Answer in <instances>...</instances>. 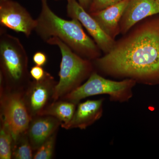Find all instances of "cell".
Masks as SVG:
<instances>
[{
    "mask_svg": "<svg viewBox=\"0 0 159 159\" xmlns=\"http://www.w3.org/2000/svg\"><path fill=\"white\" fill-rule=\"evenodd\" d=\"M134 25L110 51L92 61L94 68L111 77L159 84V16Z\"/></svg>",
    "mask_w": 159,
    "mask_h": 159,
    "instance_id": "1",
    "label": "cell"
},
{
    "mask_svg": "<svg viewBox=\"0 0 159 159\" xmlns=\"http://www.w3.org/2000/svg\"><path fill=\"white\" fill-rule=\"evenodd\" d=\"M41 4L34 31L41 39L46 42L50 38H58L76 54L89 60L100 57L101 50L86 34L78 20L59 17L50 9L47 0H41Z\"/></svg>",
    "mask_w": 159,
    "mask_h": 159,
    "instance_id": "2",
    "label": "cell"
},
{
    "mask_svg": "<svg viewBox=\"0 0 159 159\" xmlns=\"http://www.w3.org/2000/svg\"><path fill=\"white\" fill-rule=\"evenodd\" d=\"M28 63V54L20 40L1 29L0 77L5 89L24 91L31 81Z\"/></svg>",
    "mask_w": 159,
    "mask_h": 159,
    "instance_id": "3",
    "label": "cell"
},
{
    "mask_svg": "<svg viewBox=\"0 0 159 159\" xmlns=\"http://www.w3.org/2000/svg\"><path fill=\"white\" fill-rule=\"evenodd\" d=\"M46 42L57 46L61 55L59 80L55 86L53 97L54 102L81 85L94 72V67L92 61L80 57L58 38H50Z\"/></svg>",
    "mask_w": 159,
    "mask_h": 159,
    "instance_id": "4",
    "label": "cell"
},
{
    "mask_svg": "<svg viewBox=\"0 0 159 159\" xmlns=\"http://www.w3.org/2000/svg\"><path fill=\"white\" fill-rule=\"evenodd\" d=\"M137 82L125 79L115 81L106 79L93 72L87 80L76 89L60 99L68 100L76 104L86 97L99 95H108L111 101L126 102L133 97V89Z\"/></svg>",
    "mask_w": 159,
    "mask_h": 159,
    "instance_id": "5",
    "label": "cell"
},
{
    "mask_svg": "<svg viewBox=\"0 0 159 159\" xmlns=\"http://www.w3.org/2000/svg\"><path fill=\"white\" fill-rule=\"evenodd\" d=\"M1 120L9 127L14 140L27 132L32 118L24 100L23 92L1 87Z\"/></svg>",
    "mask_w": 159,
    "mask_h": 159,
    "instance_id": "6",
    "label": "cell"
},
{
    "mask_svg": "<svg viewBox=\"0 0 159 159\" xmlns=\"http://www.w3.org/2000/svg\"><path fill=\"white\" fill-rule=\"evenodd\" d=\"M54 77L46 72L39 81L33 80L23 91L24 100L31 118L39 116L51 102L57 84Z\"/></svg>",
    "mask_w": 159,
    "mask_h": 159,
    "instance_id": "7",
    "label": "cell"
},
{
    "mask_svg": "<svg viewBox=\"0 0 159 159\" xmlns=\"http://www.w3.org/2000/svg\"><path fill=\"white\" fill-rule=\"evenodd\" d=\"M0 25L29 37L37 25L28 10L12 0H0Z\"/></svg>",
    "mask_w": 159,
    "mask_h": 159,
    "instance_id": "8",
    "label": "cell"
},
{
    "mask_svg": "<svg viewBox=\"0 0 159 159\" xmlns=\"http://www.w3.org/2000/svg\"><path fill=\"white\" fill-rule=\"evenodd\" d=\"M68 16L77 19L93 37L101 51L107 54L112 48L116 41L104 32L91 14L76 0H67Z\"/></svg>",
    "mask_w": 159,
    "mask_h": 159,
    "instance_id": "9",
    "label": "cell"
},
{
    "mask_svg": "<svg viewBox=\"0 0 159 159\" xmlns=\"http://www.w3.org/2000/svg\"><path fill=\"white\" fill-rule=\"evenodd\" d=\"M158 14L159 4L155 0H129L119 23L120 33L124 35L139 22Z\"/></svg>",
    "mask_w": 159,
    "mask_h": 159,
    "instance_id": "10",
    "label": "cell"
},
{
    "mask_svg": "<svg viewBox=\"0 0 159 159\" xmlns=\"http://www.w3.org/2000/svg\"><path fill=\"white\" fill-rule=\"evenodd\" d=\"M103 102V99H99L78 103L71 121L67 124H61V126L66 129H85L102 117Z\"/></svg>",
    "mask_w": 159,
    "mask_h": 159,
    "instance_id": "11",
    "label": "cell"
},
{
    "mask_svg": "<svg viewBox=\"0 0 159 159\" xmlns=\"http://www.w3.org/2000/svg\"><path fill=\"white\" fill-rule=\"evenodd\" d=\"M61 122L51 116H39L32 118L27 134L33 150L36 151L55 132Z\"/></svg>",
    "mask_w": 159,
    "mask_h": 159,
    "instance_id": "12",
    "label": "cell"
},
{
    "mask_svg": "<svg viewBox=\"0 0 159 159\" xmlns=\"http://www.w3.org/2000/svg\"><path fill=\"white\" fill-rule=\"evenodd\" d=\"M129 1L122 0L101 11L90 13L102 30L113 39L120 33L119 23Z\"/></svg>",
    "mask_w": 159,
    "mask_h": 159,
    "instance_id": "13",
    "label": "cell"
},
{
    "mask_svg": "<svg viewBox=\"0 0 159 159\" xmlns=\"http://www.w3.org/2000/svg\"><path fill=\"white\" fill-rule=\"evenodd\" d=\"M77 105L68 100L59 99L51 102L39 116L54 117L59 120L61 124H67L73 118Z\"/></svg>",
    "mask_w": 159,
    "mask_h": 159,
    "instance_id": "14",
    "label": "cell"
},
{
    "mask_svg": "<svg viewBox=\"0 0 159 159\" xmlns=\"http://www.w3.org/2000/svg\"><path fill=\"white\" fill-rule=\"evenodd\" d=\"M33 151L26 132L13 142L11 157L15 159H31L34 157Z\"/></svg>",
    "mask_w": 159,
    "mask_h": 159,
    "instance_id": "15",
    "label": "cell"
},
{
    "mask_svg": "<svg viewBox=\"0 0 159 159\" xmlns=\"http://www.w3.org/2000/svg\"><path fill=\"white\" fill-rule=\"evenodd\" d=\"M13 139L8 126L1 122L0 129V159H10L12 154Z\"/></svg>",
    "mask_w": 159,
    "mask_h": 159,
    "instance_id": "16",
    "label": "cell"
},
{
    "mask_svg": "<svg viewBox=\"0 0 159 159\" xmlns=\"http://www.w3.org/2000/svg\"><path fill=\"white\" fill-rule=\"evenodd\" d=\"M57 132L52 134L43 143L34 154V159H50L52 158L55 148V142Z\"/></svg>",
    "mask_w": 159,
    "mask_h": 159,
    "instance_id": "17",
    "label": "cell"
},
{
    "mask_svg": "<svg viewBox=\"0 0 159 159\" xmlns=\"http://www.w3.org/2000/svg\"><path fill=\"white\" fill-rule=\"evenodd\" d=\"M122 1V0H92L88 12L91 13L101 11Z\"/></svg>",
    "mask_w": 159,
    "mask_h": 159,
    "instance_id": "18",
    "label": "cell"
},
{
    "mask_svg": "<svg viewBox=\"0 0 159 159\" xmlns=\"http://www.w3.org/2000/svg\"><path fill=\"white\" fill-rule=\"evenodd\" d=\"M46 72L43 68L42 66L36 65L31 67L30 74L33 80L39 81L43 78Z\"/></svg>",
    "mask_w": 159,
    "mask_h": 159,
    "instance_id": "19",
    "label": "cell"
},
{
    "mask_svg": "<svg viewBox=\"0 0 159 159\" xmlns=\"http://www.w3.org/2000/svg\"><path fill=\"white\" fill-rule=\"evenodd\" d=\"M32 59L36 65L43 66L46 64L48 58L44 53L41 51H37L34 53Z\"/></svg>",
    "mask_w": 159,
    "mask_h": 159,
    "instance_id": "20",
    "label": "cell"
},
{
    "mask_svg": "<svg viewBox=\"0 0 159 159\" xmlns=\"http://www.w3.org/2000/svg\"><path fill=\"white\" fill-rule=\"evenodd\" d=\"M78 2L84 9L88 11L92 0H78Z\"/></svg>",
    "mask_w": 159,
    "mask_h": 159,
    "instance_id": "21",
    "label": "cell"
},
{
    "mask_svg": "<svg viewBox=\"0 0 159 159\" xmlns=\"http://www.w3.org/2000/svg\"><path fill=\"white\" fill-rule=\"evenodd\" d=\"M155 1H156L158 3V4H159V0H155Z\"/></svg>",
    "mask_w": 159,
    "mask_h": 159,
    "instance_id": "22",
    "label": "cell"
},
{
    "mask_svg": "<svg viewBox=\"0 0 159 159\" xmlns=\"http://www.w3.org/2000/svg\"><path fill=\"white\" fill-rule=\"evenodd\" d=\"M54 1H61V0H54Z\"/></svg>",
    "mask_w": 159,
    "mask_h": 159,
    "instance_id": "23",
    "label": "cell"
}]
</instances>
